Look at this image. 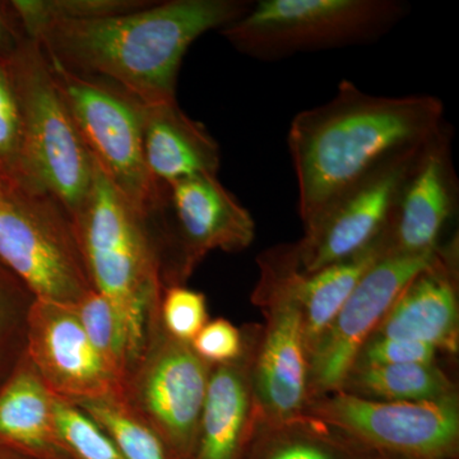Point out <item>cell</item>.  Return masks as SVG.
Returning a JSON list of instances; mask_svg holds the SVG:
<instances>
[{
	"label": "cell",
	"mask_w": 459,
	"mask_h": 459,
	"mask_svg": "<svg viewBox=\"0 0 459 459\" xmlns=\"http://www.w3.org/2000/svg\"><path fill=\"white\" fill-rule=\"evenodd\" d=\"M420 152L386 166L305 228L304 237L295 243L305 273L351 258L385 234L402 186Z\"/></svg>",
	"instance_id": "obj_13"
},
{
	"label": "cell",
	"mask_w": 459,
	"mask_h": 459,
	"mask_svg": "<svg viewBox=\"0 0 459 459\" xmlns=\"http://www.w3.org/2000/svg\"><path fill=\"white\" fill-rule=\"evenodd\" d=\"M87 338L120 389L129 367L128 346L117 310L101 292L91 291L74 305Z\"/></svg>",
	"instance_id": "obj_24"
},
{
	"label": "cell",
	"mask_w": 459,
	"mask_h": 459,
	"mask_svg": "<svg viewBox=\"0 0 459 459\" xmlns=\"http://www.w3.org/2000/svg\"><path fill=\"white\" fill-rule=\"evenodd\" d=\"M3 184H4V183H3L2 180H0V189H2Z\"/></svg>",
	"instance_id": "obj_34"
},
{
	"label": "cell",
	"mask_w": 459,
	"mask_h": 459,
	"mask_svg": "<svg viewBox=\"0 0 459 459\" xmlns=\"http://www.w3.org/2000/svg\"><path fill=\"white\" fill-rule=\"evenodd\" d=\"M143 214L165 287L184 285L211 252H243L255 238L252 214L214 175L155 183Z\"/></svg>",
	"instance_id": "obj_7"
},
{
	"label": "cell",
	"mask_w": 459,
	"mask_h": 459,
	"mask_svg": "<svg viewBox=\"0 0 459 459\" xmlns=\"http://www.w3.org/2000/svg\"><path fill=\"white\" fill-rule=\"evenodd\" d=\"M113 439L124 459H177L122 394L77 404Z\"/></svg>",
	"instance_id": "obj_23"
},
{
	"label": "cell",
	"mask_w": 459,
	"mask_h": 459,
	"mask_svg": "<svg viewBox=\"0 0 459 459\" xmlns=\"http://www.w3.org/2000/svg\"><path fill=\"white\" fill-rule=\"evenodd\" d=\"M389 252L386 230L370 247L351 258L298 277V295L304 316L305 341L310 356L323 334L349 300L362 276Z\"/></svg>",
	"instance_id": "obj_21"
},
{
	"label": "cell",
	"mask_w": 459,
	"mask_h": 459,
	"mask_svg": "<svg viewBox=\"0 0 459 459\" xmlns=\"http://www.w3.org/2000/svg\"><path fill=\"white\" fill-rule=\"evenodd\" d=\"M0 459H16V455H13V452L0 446Z\"/></svg>",
	"instance_id": "obj_33"
},
{
	"label": "cell",
	"mask_w": 459,
	"mask_h": 459,
	"mask_svg": "<svg viewBox=\"0 0 459 459\" xmlns=\"http://www.w3.org/2000/svg\"><path fill=\"white\" fill-rule=\"evenodd\" d=\"M54 428L63 451L75 459H124L113 439L83 410L56 395Z\"/></svg>",
	"instance_id": "obj_27"
},
{
	"label": "cell",
	"mask_w": 459,
	"mask_h": 459,
	"mask_svg": "<svg viewBox=\"0 0 459 459\" xmlns=\"http://www.w3.org/2000/svg\"><path fill=\"white\" fill-rule=\"evenodd\" d=\"M0 263L36 300L75 305L95 290L72 217L44 190L3 184Z\"/></svg>",
	"instance_id": "obj_6"
},
{
	"label": "cell",
	"mask_w": 459,
	"mask_h": 459,
	"mask_svg": "<svg viewBox=\"0 0 459 459\" xmlns=\"http://www.w3.org/2000/svg\"><path fill=\"white\" fill-rule=\"evenodd\" d=\"M305 413L385 457L455 459L458 455V395L440 401L380 402L337 391L310 400Z\"/></svg>",
	"instance_id": "obj_11"
},
{
	"label": "cell",
	"mask_w": 459,
	"mask_h": 459,
	"mask_svg": "<svg viewBox=\"0 0 459 459\" xmlns=\"http://www.w3.org/2000/svg\"><path fill=\"white\" fill-rule=\"evenodd\" d=\"M26 355L60 400L80 404L122 394L84 333L74 305L33 299L27 316Z\"/></svg>",
	"instance_id": "obj_14"
},
{
	"label": "cell",
	"mask_w": 459,
	"mask_h": 459,
	"mask_svg": "<svg viewBox=\"0 0 459 459\" xmlns=\"http://www.w3.org/2000/svg\"><path fill=\"white\" fill-rule=\"evenodd\" d=\"M48 60L93 162L143 213L155 183L144 164L142 102L113 83L74 74Z\"/></svg>",
	"instance_id": "obj_10"
},
{
	"label": "cell",
	"mask_w": 459,
	"mask_h": 459,
	"mask_svg": "<svg viewBox=\"0 0 459 459\" xmlns=\"http://www.w3.org/2000/svg\"><path fill=\"white\" fill-rule=\"evenodd\" d=\"M446 126L443 102L434 96H376L342 81L333 99L296 115L287 135L304 229Z\"/></svg>",
	"instance_id": "obj_1"
},
{
	"label": "cell",
	"mask_w": 459,
	"mask_h": 459,
	"mask_svg": "<svg viewBox=\"0 0 459 459\" xmlns=\"http://www.w3.org/2000/svg\"><path fill=\"white\" fill-rule=\"evenodd\" d=\"M23 36L7 2L0 3V59H11Z\"/></svg>",
	"instance_id": "obj_32"
},
{
	"label": "cell",
	"mask_w": 459,
	"mask_h": 459,
	"mask_svg": "<svg viewBox=\"0 0 459 459\" xmlns=\"http://www.w3.org/2000/svg\"><path fill=\"white\" fill-rule=\"evenodd\" d=\"M0 446L44 459H66L54 428V395L26 353L0 389Z\"/></svg>",
	"instance_id": "obj_19"
},
{
	"label": "cell",
	"mask_w": 459,
	"mask_h": 459,
	"mask_svg": "<svg viewBox=\"0 0 459 459\" xmlns=\"http://www.w3.org/2000/svg\"><path fill=\"white\" fill-rule=\"evenodd\" d=\"M249 0H170L92 20L56 21L32 40L74 74L113 83L143 105L177 100L178 74L190 45L252 8Z\"/></svg>",
	"instance_id": "obj_2"
},
{
	"label": "cell",
	"mask_w": 459,
	"mask_h": 459,
	"mask_svg": "<svg viewBox=\"0 0 459 459\" xmlns=\"http://www.w3.org/2000/svg\"><path fill=\"white\" fill-rule=\"evenodd\" d=\"M374 334L425 343L437 351L457 355L459 310L455 247L439 249L434 262L403 290Z\"/></svg>",
	"instance_id": "obj_17"
},
{
	"label": "cell",
	"mask_w": 459,
	"mask_h": 459,
	"mask_svg": "<svg viewBox=\"0 0 459 459\" xmlns=\"http://www.w3.org/2000/svg\"><path fill=\"white\" fill-rule=\"evenodd\" d=\"M451 129L429 142L407 175L386 229L389 252L431 255L457 204V177L453 165Z\"/></svg>",
	"instance_id": "obj_15"
},
{
	"label": "cell",
	"mask_w": 459,
	"mask_h": 459,
	"mask_svg": "<svg viewBox=\"0 0 459 459\" xmlns=\"http://www.w3.org/2000/svg\"><path fill=\"white\" fill-rule=\"evenodd\" d=\"M351 437L314 416L261 421L244 459H379Z\"/></svg>",
	"instance_id": "obj_20"
},
{
	"label": "cell",
	"mask_w": 459,
	"mask_h": 459,
	"mask_svg": "<svg viewBox=\"0 0 459 459\" xmlns=\"http://www.w3.org/2000/svg\"><path fill=\"white\" fill-rule=\"evenodd\" d=\"M439 249L424 255L386 252L371 265L310 353L309 401L340 391L361 347L411 281L434 262Z\"/></svg>",
	"instance_id": "obj_12"
},
{
	"label": "cell",
	"mask_w": 459,
	"mask_h": 459,
	"mask_svg": "<svg viewBox=\"0 0 459 459\" xmlns=\"http://www.w3.org/2000/svg\"><path fill=\"white\" fill-rule=\"evenodd\" d=\"M340 392L380 402L440 401L457 395L455 385L435 362L353 365Z\"/></svg>",
	"instance_id": "obj_22"
},
{
	"label": "cell",
	"mask_w": 459,
	"mask_h": 459,
	"mask_svg": "<svg viewBox=\"0 0 459 459\" xmlns=\"http://www.w3.org/2000/svg\"><path fill=\"white\" fill-rule=\"evenodd\" d=\"M142 142L153 183L219 174V143L204 124L181 110L177 100L142 104Z\"/></svg>",
	"instance_id": "obj_18"
},
{
	"label": "cell",
	"mask_w": 459,
	"mask_h": 459,
	"mask_svg": "<svg viewBox=\"0 0 459 459\" xmlns=\"http://www.w3.org/2000/svg\"><path fill=\"white\" fill-rule=\"evenodd\" d=\"M9 65L22 115V180L18 186L50 193L74 220L92 184V157L40 44L23 36Z\"/></svg>",
	"instance_id": "obj_4"
},
{
	"label": "cell",
	"mask_w": 459,
	"mask_h": 459,
	"mask_svg": "<svg viewBox=\"0 0 459 459\" xmlns=\"http://www.w3.org/2000/svg\"><path fill=\"white\" fill-rule=\"evenodd\" d=\"M437 352L425 343L373 334L361 347L353 365L434 364Z\"/></svg>",
	"instance_id": "obj_31"
},
{
	"label": "cell",
	"mask_w": 459,
	"mask_h": 459,
	"mask_svg": "<svg viewBox=\"0 0 459 459\" xmlns=\"http://www.w3.org/2000/svg\"><path fill=\"white\" fill-rule=\"evenodd\" d=\"M144 0H13L7 2L12 16L26 38L56 21L92 20L128 13L146 7Z\"/></svg>",
	"instance_id": "obj_25"
},
{
	"label": "cell",
	"mask_w": 459,
	"mask_h": 459,
	"mask_svg": "<svg viewBox=\"0 0 459 459\" xmlns=\"http://www.w3.org/2000/svg\"><path fill=\"white\" fill-rule=\"evenodd\" d=\"M72 221L92 285L122 323L132 365L165 289L144 214L93 162L89 195Z\"/></svg>",
	"instance_id": "obj_3"
},
{
	"label": "cell",
	"mask_w": 459,
	"mask_h": 459,
	"mask_svg": "<svg viewBox=\"0 0 459 459\" xmlns=\"http://www.w3.org/2000/svg\"><path fill=\"white\" fill-rule=\"evenodd\" d=\"M32 301L27 287L0 263V389L25 356Z\"/></svg>",
	"instance_id": "obj_26"
},
{
	"label": "cell",
	"mask_w": 459,
	"mask_h": 459,
	"mask_svg": "<svg viewBox=\"0 0 459 459\" xmlns=\"http://www.w3.org/2000/svg\"><path fill=\"white\" fill-rule=\"evenodd\" d=\"M192 347L199 358L217 367L237 360L244 352L246 338L228 319L208 320L207 325L192 341Z\"/></svg>",
	"instance_id": "obj_30"
},
{
	"label": "cell",
	"mask_w": 459,
	"mask_h": 459,
	"mask_svg": "<svg viewBox=\"0 0 459 459\" xmlns=\"http://www.w3.org/2000/svg\"><path fill=\"white\" fill-rule=\"evenodd\" d=\"M259 331L246 325L240 358L212 367L192 459H244L262 421L255 389Z\"/></svg>",
	"instance_id": "obj_16"
},
{
	"label": "cell",
	"mask_w": 459,
	"mask_h": 459,
	"mask_svg": "<svg viewBox=\"0 0 459 459\" xmlns=\"http://www.w3.org/2000/svg\"><path fill=\"white\" fill-rule=\"evenodd\" d=\"M379 459H389L388 457H385V455H383V457H380Z\"/></svg>",
	"instance_id": "obj_35"
},
{
	"label": "cell",
	"mask_w": 459,
	"mask_h": 459,
	"mask_svg": "<svg viewBox=\"0 0 459 459\" xmlns=\"http://www.w3.org/2000/svg\"><path fill=\"white\" fill-rule=\"evenodd\" d=\"M160 320L166 333L181 342L192 343L208 322L205 296L184 285L165 287Z\"/></svg>",
	"instance_id": "obj_29"
},
{
	"label": "cell",
	"mask_w": 459,
	"mask_h": 459,
	"mask_svg": "<svg viewBox=\"0 0 459 459\" xmlns=\"http://www.w3.org/2000/svg\"><path fill=\"white\" fill-rule=\"evenodd\" d=\"M406 13L397 0H261L220 33L238 53L273 60L374 41Z\"/></svg>",
	"instance_id": "obj_5"
},
{
	"label": "cell",
	"mask_w": 459,
	"mask_h": 459,
	"mask_svg": "<svg viewBox=\"0 0 459 459\" xmlns=\"http://www.w3.org/2000/svg\"><path fill=\"white\" fill-rule=\"evenodd\" d=\"M212 365L192 344L166 333L160 307L122 385L123 400L152 429L177 459H192Z\"/></svg>",
	"instance_id": "obj_9"
},
{
	"label": "cell",
	"mask_w": 459,
	"mask_h": 459,
	"mask_svg": "<svg viewBox=\"0 0 459 459\" xmlns=\"http://www.w3.org/2000/svg\"><path fill=\"white\" fill-rule=\"evenodd\" d=\"M259 280L252 301L264 314L255 360V397L262 421L304 415L309 403V355L298 295L295 244H283L258 256Z\"/></svg>",
	"instance_id": "obj_8"
},
{
	"label": "cell",
	"mask_w": 459,
	"mask_h": 459,
	"mask_svg": "<svg viewBox=\"0 0 459 459\" xmlns=\"http://www.w3.org/2000/svg\"><path fill=\"white\" fill-rule=\"evenodd\" d=\"M22 115L9 59H0V180L20 186L22 180Z\"/></svg>",
	"instance_id": "obj_28"
}]
</instances>
